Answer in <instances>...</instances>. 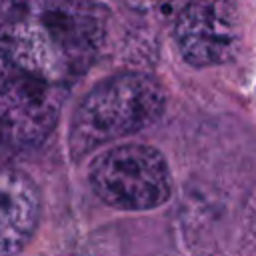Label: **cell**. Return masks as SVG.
<instances>
[{"label":"cell","mask_w":256,"mask_h":256,"mask_svg":"<svg viewBox=\"0 0 256 256\" xmlns=\"http://www.w3.org/2000/svg\"><path fill=\"white\" fill-rule=\"evenodd\" d=\"M182 58L196 68L220 66L234 58L240 46V18L228 0H192L174 24Z\"/></svg>","instance_id":"5b68a950"},{"label":"cell","mask_w":256,"mask_h":256,"mask_svg":"<svg viewBox=\"0 0 256 256\" xmlns=\"http://www.w3.org/2000/svg\"><path fill=\"white\" fill-rule=\"evenodd\" d=\"M104 12L84 0L16 10L0 26V48L20 66L64 86L84 74L104 42Z\"/></svg>","instance_id":"6da1fadb"},{"label":"cell","mask_w":256,"mask_h":256,"mask_svg":"<svg viewBox=\"0 0 256 256\" xmlns=\"http://www.w3.org/2000/svg\"><path fill=\"white\" fill-rule=\"evenodd\" d=\"M46 2H56V0H14V6H16V10H20V8H30V6L46 4Z\"/></svg>","instance_id":"ba28073f"},{"label":"cell","mask_w":256,"mask_h":256,"mask_svg":"<svg viewBox=\"0 0 256 256\" xmlns=\"http://www.w3.org/2000/svg\"><path fill=\"white\" fill-rule=\"evenodd\" d=\"M166 94L148 74L122 72L96 84L78 104L68 132V148L80 160L100 146L152 126L164 112Z\"/></svg>","instance_id":"7a4b0ae2"},{"label":"cell","mask_w":256,"mask_h":256,"mask_svg":"<svg viewBox=\"0 0 256 256\" xmlns=\"http://www.w3.org/2000/svg\"><path fill=\"white\" fill-rule=\"evenodd\" d=\"M40 218V194L18 170H0V256H16L32 240Z\"/></svg>","instance_id":"8992f818"},{"label":"cell","mask_w":256,"mask_h":256,"mask_svg":"<svg viewBox=\"0 0 256 256\" xmlns=\"http://www.w3.org/2000/svg\"><path fill=\"white\" fill-rule=\"evenodd\" d=\"M172 0H124V4L136 12H154L170 4Z\"/></svg>","instance_id":"52a82bcc"},{"label":"cell","mask_w":256,"mask_h":256,"mask_svg":"<svg viewBox=\"0 0 256 256\" xmlns=\"http://www.w3.org/2000/svg\"><path fill=\"white\" fill-rule=\"evenodd\" d=\"M68 86L52 82L0 48V140L24 148L42 144L54 130Z\"/></svg>","instance_id":"277c9868"},{"label":"cell","mask_w":256,"mask_h":256,"mask_svg":"<svg viewBox=\"0 0 256 256\" xmlns=\"http://www.w3.org/2000/svg\"><path fill=\"white\" fill-rule=\"evenodd\" d=\"M96 196L120 210H152L172 194L164 156L146 144H120L100 152L88 172Z\"/></svg>","instance_id":"3957f363"}]
</instances>
